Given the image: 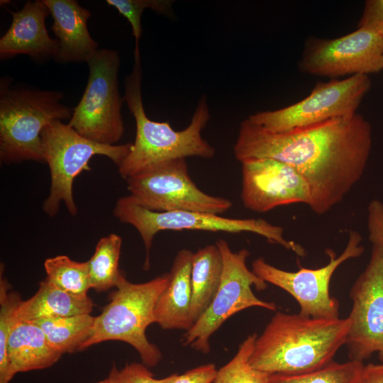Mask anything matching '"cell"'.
<instances>
[{
	"label": "cell",
	"instance_id": "5bb4252c",
	"mask_svg": "<svg viewBox=\"0 0 383 383\" xmlns=\"http://www.w3.org/2000/svg\"><path fill=\"white\" fill-rule=\"evenodd\" d=\"M353 306L346 345L350 360L363 362L383 353V247L372 245L370 261L350 292Z\"/></svg>",
	"mask_w": 383,
	"mask_h": 383
},
{
	"label": "cell",
	"instance_id": "7a4b0ae2",
	"mask_svg": "<svg viewBox=\"0 0 383 383\" xmlns=\"http://www.w3.org/2000/svg\"><path fill=\"white\" fill-rule=\"evenodd\" d=\"M350 328L348 316L326 319L277 311L257 336L250 364L269 374L319 370L346 344Z\"/></svg>",
	"mask_w": 383,
	"mask_h": 383
},
{
	"label": "cell",
	"instance_id": "8992f818",
	"mask_svg": "<svg viewBox=\"0 0 383 383\" xmlns=\"http://www.w3.org/2000/svg\"><path fill=\"white\" fill-rule=\"evenodd\" d=\"M114 216L121 223L133 226L139 233L146 252L144 270L150 266L149 254L153 238L162 231H204L211 232H249L278 244L297 255H306L305 249L293 240H288L284 229L263 218H230L220 215L188 211H153L139 205L130 195L116 203Z\"/></svg>",
	"mask_w": 383,
	"mask_h": 383
},
{
	"label": "cell",
	"instance_id": "2e32d148",
	"mask_svg": "<svg viewBox=\"0 0 383 383\" xmlns=\"http://www.w3.org/2000/svg\"><path fill=\"white\" fill-rule=\"evenodd\" d=\"M9 12L12 22L0 39L1 60L18 55H27L38 61L55 60L59 45L46 28L45 19L50 12L44 1H28L20 11Z\"/></svg>",
	"mask_w": 383,
	"mask_h": 383
},
{
	"label": "cell",
	"instance_id": "9a60e30c",
	"mask_svg": "<svg viewBox=\"0 0 383 383\" xmlns=\"http://www.w3.org/2000/svg\"><path fill=\"white\" fill-rule=\"evenodd\" d=\"M240 163V198L247 209L264 213L284 205H309V185L292 166L268 157L250 158Z\"/></svg>",
	"mask_w": 383,
	"mask_h": 383
},
{
	"label": "cell",
	"instance_id": "603a6c76",
	"mask_svg": "<svg viewBox=\"0 0 383 383\" xmlns=\"http://www.w3.org/2000/svg\"><path fill=\"white\" fill-rule=\"evenodd\" d=\"M121 245V238L114 233L99 240L87 261L91 289L99 292L116 287L122 274L118 269Z\"/></svg>",
	"mask_w": 383,
	"mask_h": 383
},
{
	"label": "cell",
	"instance_id": "30bf717a",
	"mask_svg": "<svg viewBox=\"0 0 383 383\" xmlns=\"http://www.w3.org/2000/svg\"><path fill=\"white\" fill-rule=\"evenodd\" d=\"M371 87L368 75L318 82L311 93L286 107L255 113L247 118L274 133H282L353 115Z\"/></svg>",
	"mask_w": 383,
	"mask_h": 383
},
{
	"label": "cell",
	"instance_id": "4dcf8cb0",
	"mask_svg": "<svg viewBox=\"0 0 383 383\" xmlns=\"http://www.w3.org/2000/svg\"><path fill=\"white\" fill-rule=\"evenodd\" d=\"M377 32L383 38V0H367L358 23Z\"/></svg>",
	"mask_w": 383,
	"mask_h": 383
},
{
	"label": "cell",
	"instance_id": "d4e9b609",
	"mask_svg": "<svg viewBox=\"0 0 383 383\" xmlns=\"http://www.w3.org/2000/svg\"><path fill=\"white\" fill-rule=\"evenodd\" d=\"M361 362H332L326 367L309 372L269 375L268 383H355L364 367Z\"/></svg>",
	"mask_w": 383,
	"mask_h": 383
},
{
	"label": "cell",
	"instance_id": "d6a6232c",
	"mask_svg": "<svg viewBox=\"0 0 383 383\" xmlns=\"http://www.w3.org/2000/svg\"><path fill=\"white\" fill-rule=\"evenodd\" d=\"M355 383H383V363L365 365Z\"/></svg>",
	"mask_w": 383,
	"mask_h": 383
},
{
	"label": "cell",
	"instance_id": "836d02e7",
	"mask_svg": "<svg viewBox=\"0 0 383 383\" xmlns=\"http://www.w3.org/2000/svg\"><path fill=\"white\" fill-rule=\"evenodd\" d=\"M379 359L382 363H383V353H379Z\"/></svg>",
	"mask_w": 383,
	"mask_h": 383
},
{
	"label": "cell",
	"instance_id": "277c9868",
	"mask_svg": "<svg viewBox=\"0 0 383 383\" xmlns=\"http://www.w3.org/2000/svg\"><path fill=\"white\" fill-rule=\"evenodd\" d=\"M63 93L11 86L0 81V159L6 164L45 163L41 133L51 121L70 118L72 111L61 102Z\"/></svg>",
	"mask_w": 383,
	"mask_h": 383
},
{
	"label": "cell",
	"instance_id": "ba28073f",
	"mask_svg": "<svg viewBox=\"0 0 383 383\" xmlns=\"http://www.w3.org/2000/svg\"><path fill=\"white\" fill-rule=\"evenodd\" d=\"M89 76L83 95L68 123L84 138L114 145L124 134L119 92L120 57L112 49H99L87 62Z\"/></svg>",
	"mask_w": 383,
	"mask_h": 383
},
{
	"label": "cell",
	"instance_id": "d6986e66",
	"mask_svg": "<svg viewBox=\"0 0 383 383\" xmlns=\"http://www.w3.org/2000/svg\"><path fill=\"white\" fill-rule=\"evenodd\" d=\"M7 355L12 372L16 374L49 367L62 354L51 345L35 323L16 321L8 340Z\"/></svg>",
	"mask_w": 383,
	"mask_h": 383
},
{
	"label": "cell",
	"instance_id": "4fadbf2b",
	"mask_svg": "<svg viewBox=\"0 0 383 383\" xmlns=\"http://www.w3.org/2000/svg\"><path fill=\"white\" fill-rule=\"evenodd\" d=\"M298 66L303 73L331 79L377 73L383 70V38L366 28L333 39L310 38Z\"/></svg>",
	"mask_w": 383,
	"mask_h": 383
},
{
	"label": "cell",
	"instance_id": "44dd1931",
	"mask_svg": "<svg viewBox=\"0 0 383 383\" xmlns=\"http://www.w3.org/2000/svg\"><path fill=\"white\" fill-rule=\"evenodd\" d=\"M223 268V257L216 244L208 245L193 254L191 272L193 324L211 303L221 282Z\"/></svg>",
	"mask_w": 383,
	"mask_h": 383
},
{
	"label": "cell",
	"instance_id": "52a82bcc",
	"mask_svg": "<svg viewBox=\"0 0 383 383\" xmlns=\"http://www.w3.org/2000/svg\"><path fill=\"white\" fill-rule=\"evenodd\" d=\"M41 140L51 178L50 193L43 204V210L50 217L57 213L62 203L71 215L77 213L73 182L82 172L91 170L89 163L92 157L106 156L119 167L133 148L131 143L109 145L91 141L60 120L52 121L44 128Z\"/></svg>",
	"mask_w": 383,
	"mask_h": 383
},
{
	"label": "cell",
	"instance_id": "7402d4cb",
	"mask_svg": "<svg viewBox=\"0 0 383 383\" xmlns=\"http://www.w3.org/2000/svg\"><path fill=\"white\" fill-rule=\"evenodd\" d=\"M95 317L82 314L31 321L38 326L51 345L62 354L79 350L89 338Z\"/></svg>",
	"mask_w": 383,
	"mask_h": 383
},
{
	"label": "cell",
	"instance_id": "9c48e42d",
	"mask_svg": "<svg viewBox=\"0 0 383 383\" xmlns=\"http://www.w3.org/2000/svg\"><path fill=\"white\" fill-rule=\"evenodd\" d=\"M216 245L223 262L219 287L209 307L183 338V345L204 354L210 352L212 334L234 314L250 307L277 309L275 304L257 298L252 290V286L257 290H264L267 284L247 267L250 252L245 248L233 252L223 239L218 240Z\"/></svg>",
	"mask_w": 383,
	"mask_h": 383
},
{
	"label": "cell",
	"instance_id": "d590c367",
	"mask_svg": "<svg viewBox=\"0 0 383 383\" xmlns=\"http://www.w3.org/2000/svg\"><path fill=\"white\" fill-rule=\"evenodd\" d=\"M0 2H1V5H2V4L4 5V4H9V1H4V0L2 1L1 0Z\"/></svg>",
	"mask_w": 383,
	"mask_h": 383
},
{
	"label": "cell",
	"instance_id": "ac0fdd59",
	"mask_svg": "<svg viewBox=\"0 0 383 383\" xmlns=\"http://www.w3.org/2000/svg\"><path fill=\"white\" fill-rule=\"evenodd\" d=\"M193 254L187 249L178 251L170 272V282L155 304L156 323L162 329L188 331L193 325L191 318Z\"/></svg>",
	"mask_w": 383,
	"mask_h": 383
},
{
	"label": "cell",
	"instance_id": "4316f807",
	"mask_svg": "<svg viewBox=\"0 0 383 383\" xmlns=\"http://www.w3.org/2000/svg\"><path fill=\"white\" fill-rule=\"evenodd\" d=\"M0 278V383H9L15 376L7 355L8 340L16 322V311L22 301L19 294L10 292V284Z\"/></svg>",
	"mask_w": 383,
	"mask_h": 383
},
{
	"label": "cell",
	"instance_id": "cb8c5ba5",
	"mask_svg": "<svg viewBox=\"0 0 383 383\" xmlns=\"http://www.w3.org/2000/svg\"><path fill=\"white\" fill-rule=\"evenodd\" d=\"M46 280L70 294L87 296L91 289L87 262L71 260L66 255H57L45 260Z\"/></svg>",
	"mask_w": 383,
	"mask_h": 383
},
{
	"label": "cell",
	"instance_id": "1f68e13d",
	"mask_svg": "<svg viewBox=\"0 0 383 383\" xmlns=\"http://www.w3.org/2000/svg\"><path fill=\"white\" fill-rule=\"evenodd\" d=\"M216 372L215 365L205 364L178 374L173 383H211Z\"/></svg>",
	"mask_w": 383,
	"mask_h": 383
},
{
	"label": "cell",
	"instance_id": "e0dca14e",
	"mask_svg": "<svg viewBox=\"0 0 383 383\" xmlns=\"http://www.w3.org/2000/svg\"><path fill=\"white\" fill-rule=\"evenodd\" d=\"M43 1L52 17L51 28L58 41L55 60L87 62L99 49L87 28L90 11L75 0Z\"/></svg>",
	"mask_w": 383,
	"mask_h": 383
},
{
	"label": "cell",
	"instance_id": "f546056e",
	"mask_svg": "<svg viewBox=\"0 0 383 383\" xmlns=\"http://www.w3.org/2000/svg\"><path fill=\"white\" fill-rule=\"evenodd\" d=\"M367 230L372 245L383 247V202L378 199L367 206Z\"/></svg>",
	"mask_w": 383,
	"mask_h": 383
},
{
	"label": "cell",
	"instance_id": "83f0119b",
	"mask_svg": "<svg viewBox=\"0 0 383 383\" xmlns=\"http://www.w3.org/2000/svg\"><path fill=\"white\" fill-rule=\"evenodd\" d=\"M106 3L116 8L128 21L136 48H139L142 34L141 17L145 9H151L169 18L174 16V1L171 0H107Z\"/></svg>",
	"mask_w": 383,
	"mask_h": 383
},
{
	"label": "cell",
	"instance_id": "7c38bea8",
	"mask_svg": "<svg viewBox=\"0 0 383 383\" xmlns=\"http://www.w3.org/2000/svg\"><path fill=\"white\" fill-rule=\"evenodd\" d=\"M126 180L130 196L153 211H188L221 215L233 206L231 200L209 195L194 182L186 159L165 162Z\"/></svg>",
	"mask_w": 383,
	"mask_h": 383
},
{
	"label": "cell",
	"instance_id": "f1b7e54d",
	"mask_svg": "<svg viewBox=\"0 0 383 383\" xmlns=\"http://www.w3.org/2000/svg\"><path fill=\"white\" fill-rule=\"evenodd\" d=\"M177 374L162 379H155L145 366L138 362L127 364L123 369L113 366L108 379L111 383H173Z\"/></svg>",
	"mask_w": 383,
	"mask_h": 383
},
{
	"label": "cell",
	"instance_id": "6da1fadb",
	"mask_svg": "<svg viewBox=\"0 0 383 383\" xmlns=\"http://www.w3.org/2000/svg\"><path fill=\"white\" fill-rule=\"evenodd\" d=\"M371 148V125L356 113L282 133L271 132L246 118L240 123L233 149L240 162L268 157L292 166L309 185V208L323 215L361 179Z\"/></svg>",
	"mask_w": 383,
	"mask_h": 383
},
{
	"label": "cell",
	"instance_id": "5b68a950",
	"mask_svg": "<svg viewBox=\"0 0 383 383\" xmlns=\"http://www.w3.org/2000/svg\"><path fill=\"white\" fill-rule=\"evenodd\" d=\"M170 273L167 272L144 283H132L121 274L110 302L94 318L89 338L80 346L83 350L108 340L125 342L133 347L144 365L154 367L162 358L159 348L148 340V326L156 323L155 307L167 287Z\"/></svg>",
	"mask_w": 383,
	"mask_h": 383
},
{
	"label": "cell",
	"instance_id": "3957f363",
	"mask_svg": "<svg viewBox=\"0 0 383 383\" xmlns=\"http://www.w3.org/2000/svg\"><path fill=\"white\" fill-rule=\"evenodd\" d=\"M133 57L132 70L125 79L123 97L135 119L136 134L131 151L118 167L120 175L127 179L179 158H213L216 149L201 135L211 118L206 97L199 100L190 123L182 131L174 130L167 121L150 120L143 103L140 49H134Z\"/></svg>",
	"mask_w": 383,
	"mask_h": 383
},
{
	"label": "cell",
	"instance_id": "ffe728a7",
	"mask_svg": "<svg viewBox=\"0 0 383 383\" xmlns=\"http://www.w3.org/2000/svg\"><path fill=\"white\" fill-rule=\"evenodd\" d=\"M94 306L93 301L87 295L70 294L45 279L40 282L38 291L31 298L21 302L16 318L33 321L90 314Z\"/></svg>",
	"mask_w": 383,
	"mask_h": 383
},
{
	"label": "cell",
	"instance_id": "e575fe53",
	"mask_svg": "<svg viewBox=\"0 0 383 383\" xmlns=\"http://www.w3.org/2000/svg\"><path fill=\"white\" fill-rule=\"evenodd\" d=\"M96 383H111V382H110V381L108 379V378H107V379H106L99 381V382H96Z\"/></svg>",
	"mask_w": 383,
	"mask_h": 383
},
{
	"label": "cell",
	"instance_id": "8fae6325",
	"mask_svg": "<svg viewBox=\"0 0 383 383\" xmlns=\"http://www.w3.org/2000/svg\"><path fill=\"white\" fill-rule=\"evenodd\" d=\"M362 240L358 231L350 230L342 253L336 257L332 250H328L329 262L319 268L300 267L297 271H286L259 257L252 261V271L266 283L277 286L293 296L299 305L300 314L317 318H337L340 305L331 296V279L340 265L364 252Z\"/></svg>",
	"mask_w": 383,
	"mask_h": 383
},
{
	"label": "cell",
	"instance_id": "484cf974",
	"mask_svg": "<svg viewBox=\"0 0 383 383\" xmlns=\"http://www.w3.org/2000/svg\"><path fill=\"white\" fill-rule=\"evenodd\" d=\"M257 335H249L240 345L235 356L217 370L211 383H268L269 374L253 368L250 357Z\"/></svg>",
	"mask_w": 383,
	"mask_h": 383
}]
</instances>
